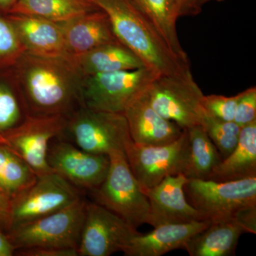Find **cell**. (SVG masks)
Wrapping results in <instances>:
<instances>
[{"mask_svg": "<svg viewBox=\"0 0 256 256\" xmlns=\"http://www.w3.org/2000/svg\"><path fill=\"white\" fill-rule=\"evenodd\" d=\"M12 68L28 116L68 117L82 106L84 76L72 58L24 52Z\"/></svg>", "mask_w": 256, "mask_h": 256, "instance_id": "6da1fadb", "label": "cell"}, {"mask_svg": "<svg viewBox=\"0 0 256 256\" xmlns=\"http://www.w3.org/2000/svg\"><path fill=\"white\" fill-rule=\"evenodd\" d=\"M110 20L116 38L160 75L192 76L190 63L170 50L159 32L131 0H92Z\"/></svg>", "mask_w": 256, "mask_h": 256, "instance_id": "7a4b0ae2", "label": "cell"}, {"mask_svg": "<svg viewBox=\"0 0 256 256\" xmlns=\"http://www.w3.org/2000/svg\"><path fill=\"white\" fill-rule=\"evenodd\" d=\"M84 150L108 156L112 152L126 154L132 142L122 114L94 110L80 106L68 116L62 136Z\"/></svg>", "mask_w": 256, "mask_h": 256, "instance_id": "3957f363", "label": "cell"}, {"mask_svg": "<svg viewBox=\"0 0 256 256\" xmlns=\"http://www.w3.org/2000/svg\"><path fill=\"white\" fill-rule=\"evenodd\" d=\"M110 166L102 184L92 190L98 204L137 229L148 223L150 204L133 175L126 154L114 151L108 154Z\"/></svg>", "mask_w": 256, "mask_h": 256, "instance_id": "277c9868", "label": "cell"}, {"mask_svg": "<svg viewBox=\"0 0 256 256\" xmlns=\"http://www.w3.org/2000/svg\"><path fill=\"white\" fill-rule=\"evenodd\" d=\"M160 74L150 67L84 76L82 106L124 114L133 100L146 92Z\"/></svg>", "mask_w": 256, "mask_h": 256, "instance_id": "5b68a950", "label": "cell"}, {"mask_svg": "<svg viewBox=\"0 0 256 256\" xmlns=\"http://www.w3.org/2000/svg\"><path fill=\"white\" fill-rule=\"evenodd\" d=\"M86 206V202L80 198L52 214L14 227L6 237L14 250L32 247L78 249Z\"/></svg>", "mask_w": 256, "mask_h": 256, "instance_id": "8992f818", "label": "cell"}, {"mask_svg": "<svg viewBox=\"0 0 256 256\" xmlns=\"http://www.w3.org/2000/svg\"><path fill=\"white\" fill-rule=\"evenodd\" d=\"M184 190L188 203L210 222L229 220L240 208L256 204V176L226 182L188 178Z\"/></svg>", "mask_w": 256, "mask_h": 256, "instance_id": "52a82bcc", "label": "cell"}, {"mask_svg": "<svg viewBox=\"0 0 256 256\" xmlns=\"http://www.w3.org/2000/svg\"><path fill=\"white\" fill-rule=\"evenodd\" d=\"M152 107L162 117L183 130L202 126L206 110L204 94L193 76L160 75L144 92Z\"/></svg>", "mask_w": 256, "mask_h": 256, "instance_id": "ba28073f", "label": "cell"}, {"mask_svg": "<svg viewBox=\"0 0 256 256\" xmlns=\"http://www.w3.org/2000/svg\"><path fill=\"white\" fill-rule=\"evenodd\" d=\"M126 156L133 175L144 192L166 176L186 175L188 162V132L184 130L178 140L164 146H144L132 142L126 149Z\"/></svg>", "mask_w": 256, "mask_h": 256, "instance_id": "9c48e42d", "label": "cell"}, {"mask_svg": "<svg viewBox=\"0 0 256 256\" xmlns=\"http://www.w3.org/2000/svg\"><path fill=\"white\" fill-rule=\"evenodd\" d=\"M79 190L54 172L37 176L11 201V229L72 204L82 198Z\"/></svg>", "mask_w": 256, "mask_h": 256, "instance_id": "30bf717a", "label": "cell"}, {"mask_svg": "<svg viewBox=\"0 0 256 256\" xmlns=\"http://www.w3.org/2000/svg\"><path fill=\"white\" fill-rule=\"evenodd\" d=\"M137 229L96 202H86L78 256H109L124 252Z\"/></svg>", "mask_w": 256, "mask_h": 256, "instance_id": "8fae6325", "label": "cell"}, {"mask_svg": "<svg viewBox=\"0 0 256 256\" xmlns=\"http://www.w3.org/2000/svg\"><path fill=\"white\" fill-rule=\"evenodd\" d=\"M47 162L54 172L74 186L90 192L100 186L110 166L108 156L88 152L60 137L50 142Z\"/></svg>", "mask_w": 256, "mask_h": 256, "instance_id": "7c38bea8", "label": "cell"}, {"mask_svg": "<svg viewBox=\"0 0 256 256\" xmlns=\"http://www.w3.org/2000/svg\"><path fill=\"white\" fill-rule=\"evenodd\" d=\"M68 118L28 116L4 146L21 156L37 176L52 172L53 170L47 162L48 146L54 139L62 136Z\"/></svg>", "mask_w": 256, "mask_h": 256, "instance_id": "4fadbf2b", "label": "cell"}, {"mask_svg": "<svg viewBox=\"0 0 256 256\" xmlns=\"http://www.w3.org/2000/svg\"><path fill=\"white\" fill-rule=\"evenodd\" d=\"M186 182L188 178L182 174L172 175L144 192L150 204L146 224L156 228L165 224L206 220L186 200L184 190Z\"/></svg>", "mask_w": 256, "mask_h": 256, "instance_id": "5bb4252c", "label": "cell"}, {"mask_svg": "<svg viewBox=\"0 0 256 256\" xmlns=\"http://www.w3.org/2000/svg\"><path fill=\"white\" fill-rule=\"evenodd\" d=\"M124 114L132 142L140 146L170 144L178 140L184 131L178 124L158 114L144 92L128 106Z\"/></svg>", "mask_w": 256, "mask_h": 256, "instance_id": "9a60e30c", "label": "cell"}, {"mask_svg": "<svg viewBox=\"0 0 256 256\" xmlns=\"http://www.w3.org/2000/svg\"><path fill=\"white\" fill-rule=\"evenodd\" d=\"M60 24L68 58L84 54L101 45L119 42L108 16L100 9Z\"/></svg>", "mask_w": 256, "mask_h": 256, "instance_id": "2e32d148", "label": "cell"}, {"mask_svg": "<svg viewBox=\"0 0 256 256\" xmlns=\"http://www.w3.org/2000/svg\"><path fill=\"white\" fill-rule=\"evenodd\" d=\"M210 223L204 220L159 226L150 233L134 236L122 252L126 256H161L184 248L188 240Z\"/></svg>", "mask_w": 256, "mask_h": 256, "instance_id": "e0dca14e", "label": "cell"}, {"mask_svg": "<svg viewBox=\"0 0 256 256\" xmlns=\"http://www.w3.org/2000/svg\"><path fill=\"white\" fill-rule=\"evenodd\" d=\"M6 14L25 52L40 56L67 57L60 23L32 15Z\"/></svg>", "mask_w": 256, "mask_h": 256, "instance_id": "ac0fdd59", "label": "cell"}, {"mask_svg": "<svg viewBox=\"0 0 256 256\" xmlns=\"http://www.w3.org/2000/svg\"><path fill=\"white\" fill-rule=\"evenodd\" d=\"M70 58L82 76L148 66L138 56L119 42L101 45L87 53Z\"/></svg>", "mask_w": 256, "mask_h": 256, "instance_id": "d6986e66", "label": "cell"}, {"mask_svg": "<svg viewBox=\"0 0 256 256\" xmlns=\"http://www.w3.org/2000/svg\"><path fill=\"white\" fill-rule=\"evenodd\" d=\"M244 233L230 218L210 222L206 228L188 240L184 249L190 256H234Z\"/></svg>", "mask_w": 256, "mask_h": 256, "instance_id": "ffe728a7", "label": "cell"}, {"mask_svg": "<svg viewBox=\"0 0 256 256\" xmlns=\"http://www.w3.org/2000/svg\"><path fill=\"white\" fill-rule=\"evenodd\" d=\"M256 176V121L242 128L234 150L224 158L208 180L234 181Z\"/></svg>", "mask_w": 256, "mask_h": 256, "instance_id": "44dd1931", "label": "cell"}, {"mask_svg": "<svg viewBox=\"0 0 256 256\" xmlns=\"http://www.w3.org/2000/svg\"><path fill=\"white\" fill-rule=\"evenodd\" d=\"M28 116L12 67L0 68V144Z\"/></svg>", "mask_w": 256, "mask_h": 256, "instance_id": "7402d4cb", "label": "cell"}, {"mask_svg": "<svg viewBox=\"0 0 256 256\" xmlns=\"http://www.w3.org/2000/svg\"><path fill=\"white\" fill-rule=\"evenodd\" d=\"M131 1L151 22L172 53L184 62H188L176 32V20L180 16L176 0Z\"/></svg>", "mask_w": 256, "mask_h": 256, "instance_id": "603a6c76", "label": "cell"}, {"mask_svg": "<svg viewBox=\"0 0 256 256\" xmlns=\"http://www.w3.org/2000/svg\"><path fill=\"white\" fill-rule=\"evenodd\" d=\"M99 9L92 0H18L8 14L32 15L60 23Z\"/></svg>", "mask_w": 256, "mask_h": 256, "instance_id": "cb8c5ba5", "label": "cell"}, {"mask_svg": "<svg viewBox=\"0 0 256 256\" xmlns=\"http://www.w3.org/2000/svg\"><path fill=\"white\" fill-rule=\"evenodd\" d=\"M188 142L186 178L208 180L222 158L204 128L195 126L186 129Z\"/></svg>", "mask_w": 256, "mask_h": 256, "instance_id": "d4e9b609", "label": "cell"}, {"mask_svg": "<svg viewBox=\"0 0 256 256\" xmlns=\"http://www.w3.org/2000/svg\"><path fill=\"white\" fill-rule=\"evenodd\" d=\"M37 175L24 160L0 144V191L12 200L36 181Z\"/></svg>", "mask_w": 256, "mask_h": 256, "instance_id": "484cf974", "label": "cell"}, {"mask_svg": "<svg viewBox=\"0 0 256 256\" xmlns=\"http://www.w3.org/2000/svg\"><path fill=\"white\" fill-rule=\"evenodd\" d=\"M202 126L218 150L222 160L234 150L242 130L236 122L216 118L206 111Z\"/></svg>", "mask_w": 256, "mask_h": 256, "instance_id": "4316f807", "label": "cell"}, {"mask_svg": "<svg viewBox=\"0 0 256 256\" xmlns=\"http://www.w3.org/2000/svg\"><path fill=\"white\" fill-rule=\"evenodd\" d=\"M24 52L8 14L0 12V68L12 67Z\"/></svg>", "mask_w": 256, "mask_h": 256, "instance_id": "83f0119b", "label": "cell"}, {"mask_svg": "<svg viewBox=\"0 0 256 256\" xmlns=\"http://www.w3.org/2000/svg\"><path fill=\"white\" fill-rule=\"evenodd\" d=\"M239 98L240 94L230 97L220 95L204 96L202 104L205 110L210 116L230 122L234 121Z\"/></svg>", "mask_w": 256, "mask_h": 256, "instance_id": "f1b7e54d", "label": "cell"}, {"mask_svg": "<svg viewBox=\"0 0 256 256\" xmlns=\"http://www.w3.org/2000/svg\"><path fill=\"white\" fill-rule=\"evenodd\" d=\"M256 121V88H249L240 92L234 122L240 128Z\"/></svg>", "mask_w": 256, "mask_h": 256, "instance_id": "f546056e", "label": "cell"}, {"mask_svg": "<svg viewBox=\"0 0 256 256\" xmlns=\"http://www.w3.org/2000/svg\"><path fill=\"white\" fill-rule=\"evenodd\" d=\"M230 220L239 226L244 233L256 234V204L240 208Z\"/></svg>", "mask_w": 256, "mask_h": 256, "instance_id": "4dcf8cb0", "label": "cell"}, {"mask_svg": "<svg viewBox=\"0 0 256 256\" xmlns=\"http://www.w3.org/2000/svg\"><path fill=\"white\" fill-rule=\"evenodd\" d=\"M14 254L20 256H78V249L56 247H32L18 249Z\"/></svg>", "mask_w": 256, "mask_h": 256, "instance_id": "1f68e13d", "label": "cell"}, {"mask_svg": "<svg viewBox=\"0 0 256 256\" xmlns=\"http://www.w3.org/2000/svg\"><path fill=\"white\" fill-rule=\"evenodd\" d=\"M11 229V200L0 191V232L6 234Z\"/></svg>", "mask_w": 256, "mask_h": 256, "instance_id": "d6a6232c", "label": "cell"}, {"mask_svg": "<svg viewBox=\"0 0 256 256\" xmlns=\"http://www.w3.org/2000/svg\"><path fill=\"white\" fill-rule=\"evenodd\" d=\"M14 248L5 234L0 232V256L14 255Z\"/></svg>", "mask_w": 256, "mask_h": 256, "instance_id": "836d02e7", "label": "cell"}, {"mask_svg": "<svg viewBox=\"0 0 256 256\" xmlns=\"http://www.w3.org/2000/svg\"><path fill=\"white\" fill-rule=\"evenodd\" d=\"M212 1L220 2L223 0H192L186 15H196L201 12L203 5Z\"/></svg>", "mask_w": 256, "mask_h": 256, "instance_id": "e575fe53", "label": "cell"}, {"mask_svg": "<svg viewBox=\"0 0 256 256\" xmlns=\"http://www.w3.org/2000/svg\"><path fill=\"white\" fill-rule=\"evenodd\" d=\"M18 0H0V12L8 14Z\"/></svg>", "mask_w": 256, "mask_h": 256, "instance_id": "d590c367", "label": "cell"}, {"mask_svg": "<svg viewBox=\"0 0 256 256\" xmlns=\"http://www.w3.org/2000/svg\"><path fill=\"white\" fill-rule=\"evenodd\" d=\"M191 1L192 0H176L180 16H185L188 14V5Z\"/></svg>", "mask_w": 256, "mask_h": 256, "instance_id": "8d00e7d4", "label": "cell"}]
</instances>
